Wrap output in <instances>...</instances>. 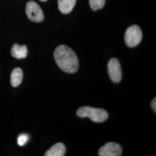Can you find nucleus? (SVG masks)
<instances>
[{
	"instance_id": "14",
	"label": "nucleus",
	"mask_w": 156,
	"mask_h": 156,
	"mask_svg": "<svg viewBox=\"0 0 156 156\" xmlns=\"http://www.w3.org/2000/svg\"><path fill=\"white\" fill-rule=\"evenodd\" d=\"M40 1H46L48 0H40Z\"/></svg>"
},
{
	"instance_id": "1",
	"label": "nucleus",
	"mask_w": 156,
	"mask_h": 156,
	"mask_svg": "<svg viewBox=\"0 0 156 156\" xmlns=\"http://www.w3.org/2000/svg\"><path fill=\"white\" fill-rule=\"evenodd\" d=\"M56 64L65 73H73L78 71L79 60L75 53L66 45H60L56 48L54 52Z\"/></svg>"
},
{
	"instance_id": "12",
	"label": "nucleus",
	"mask_w": 156,
	"mask_h": 156,
	"mask_svg": "<svg viewBox=\"0 0 156 156\" xmlns=\"http://www.w3.org/2000/svg\"><path fill=\"white\" fill-rule=\"evenodd\" d=\"M29 140V136L28 135L25 134L20 135L17 138V144L22 146L27 143Z\"/></svg>"
},
{
	"instance_id": "7",
	"label": "nucleus",
	"mask_w": 156,
	"mask_h": 156,
	"mask_svg": "<svg viewBox=\"0 0 156 156\" xmlns=\"http://www.w3.org/2000/svg\"><path fill=\"white\" fill-rule=\"evenodd\" d=\"M28 49L26 45L20 46L18 44L13 45L11 49L12 56L17 59H22L27 56Z\"/></svg>"
},
{
	"instance_id": "9",
	"label": "nucleus",
	"mask_w": 156,
	"mask_h": 156,
	"mask_svg": "<svg viewBox=\"0 0 156 156\" xmlns=\"http://www.w3.org/2000/svg\"><path fill=\"white\" fill-rule=\"evenodd\" d=\"M76 0H58V6L61 12L67 14L72 11Z\"/></svg>"
},
{
	"instance_id": "4",
	"label": "nucleus",
	"mask_w": 156,
	"mask_h": 156,
	"mask_svg": "<svg viewBox=\"0 0 156 156\" xmlns=\"http://www.w3.org/2000/svg\"><path fill=\"white\" fill-rule=\"evenodd\" d=\"M26 12L28 19L34 22H41L44 20V13L39 5L35 2L30 1L26 6Z\"/></svg>"
},
{
	"instance_id": "3",
	"label": "nucleus",
	"mask_w": 156,
	"mask_h": 156,
	"mask_svg": "<svg viewBox=\"0 0 156 156\" xmlns=\"http://www.w3.org/2000/svg\"><path fill=\"white\" fill-rule=\"evenodd\" d=\"M142 38V31L140 27L136 25H133L128 27L124 36L126 44L130 48H133L138 45Z\"/></svg>"
},
{
	"instance_id": "6",
	"label": "nucleus",
	"mask_w": 156,
	"mask_h": 156,
	"mask_svg": "<svg viewBox=\"0 0 156 156\" xmlns=\"http://www.w3.org/2000/svg\"><path fill=\"white\" fill-rule=\"evenodd\" d=\"M122 153V147L116 143L109 142L101 147L98 155L100 156H120Z\"/></svg>"
},
{
	"instance_id": "8",
	"label": "nucleus",
	"mask_w": 156,
	"mask_h": 156,
	"mask_svg": "<svg viewBox=\"0 0 156 156\" xmlns=\"http://www.w3.org/2000/svg\"><path fill=\"white\" fill-rule=\"evenodd\" d=\"M66 151L65 145L62 143H57L53 145L45 153V156H63Z\"/></svg>"
},
{
	"instance_id": "5",
	"label": "nucleus",
	"mask_w": 156,
	"mask_h": 156,
	"mask_svg": "<svg viewBox=\"0 0 156 156\" xmlns=\"http://www.w3.org/2000/svg\"><path fill=\"white\" fill-rule=\"evenodd\" d=\"M108 72L112 81L115 83L120 82L122 78V72L120 64L116 58H113L108 64Z\"/></svg>"
},
{
	"instance_id": "10",
	"label": "nucleus",
	"mask_w": 156,
	"mask_h": 156,
	"mask_svg": "<svg viewBox=\"0 0 156 156\" xmlns=\"http://www.w3.org/2000/svg\"><path fill=\"white\" fill-rule=\"evenodd\" d=\"M23 73L21 68H16L13 69L11 75V83L14 87L19 86L22 82Z\"/></svg>"
},
{
	"instance_id": "13",
	"label": "nucleus",
	"mask_w": 156,
	"mask_h": 156,
	"mask_svg": "<svg viewBox=\"0 0 156 156\" xmlns=\"http://www.w3.org/2000/svg\"><path fill=\"white\" fill-rule=\"evenodd\" d=\"M151 106L153 109V110L154 111V112L156 113V98H154L152 101H151Z\"/></svg>"
},
{
	"instance_id": "11",
	"label": "nucleus",
	"mask_w": 156,
	"mask_h": 156,
	"mask_svg": "<svg viewBox=\"0 0 156 156\" xmlns=\"http://www.w3.org/2000/svg\"><path fill=\"white\" fill-rule=\"evenodd\" d=\"M105 0H89V4L91 8L96 11L101 9L105 5Z\"/></svg>"
},
{
	"instance_id": "2",
	"label": "nucleus",
	"mask_w": 156,
	"mask_h": 156,
	"mask_svg": "<svg viewBox=\"0 0 156 156\" xmlns=\"http://www.w3.org/2000/svg\"><path fill=\"white\" fill-rule=\"evenodd\" d=\"M78 116L88 117L95 123H102L108 118V112L101 108H95L90 106H82L76 112Z\"/></svg>"
}]
</instances>
